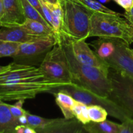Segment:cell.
Masks as SVG:
<instances>
[{
    "mask_svg": "<svg viewBox=\"0 0 133 133\" xmlns=\"http://www.w3.org/2000/svg\"><path fill=\"white\" fill-rule=\"evenodd\" d=\"M0 75V99L11 101L33 99L39 94L69 84L55 81L44 75L39 67L13 62Z\"/></svg>",
    "mask_w": 133,
    "mask_h": 133,
    "instance_id": "1",
    "label": "cell"
},
{
    "mask_svg": "<svg viewBox=\"0 0 133 133\" xmlns=\"http://www.w3.org/2000/svg\"><path fill=\"white\" fill-rule=\"evenodd\" d=\"M56 37L64 52L74 84L109 98L111 93V84L108 76L99 69L83 64L75 58L69 36L60 32L56 35Z\"/></svg>",
    "mask_w": 133,
    "mask_h": 133,
    "instance_id": "2",
    "label": "cell"
},
{
    "mask_svg": "<svg viewBox=\"0 0 133 133\" xmlns=\"http://www.w3.org/2000/svg\"><path fill=\"white\" fill-rule=\"evenodd\" d=\"M64 11L61 32L72 39L89 38L90 19L94 12L77 0H60Z\"/></svg>",
    "mask_w": 133,
    "mask_h": 133,
    "instance_id": "3",
    "label": "cell"
},
{
    "mask_svg": "<svg viewBox=\"0 0 133 133\" xmlns=\"http://www.w3.org/2000/svg\"><path fill=\"white\" fill-rule=\"evenodd\" d=\"M122 16L123 14L93 12L90 19L89 37L119 38L130 45L129 23L125 18H122Z\"/></svg>",
    "mask_w": 133,
    "mask_h": 133,
    "instance_id": "4",
    "label": "cell"
},
{
    "mask_svg": "<svg viewBox=\"0 0 133 133\" xmlns=\"http://www.w3.org/2000/svg\"><path fill=\"white\" fill-rule=\"evenodd\" d=\"M72 96L75 100L89 105H99L107 110L109 115L119 119L122 122L128 119L133 118L131 113L122 108L119 105L110 100L107 97L97 95L90 91L86 90L77 84L65 86L58 88Z\"/></svg>",
    "mask_w": 133,
    "mask_h": 133,
    "instance_id": "5",
    "label": "cell"
},
{
    "mask_svg": "<svg viewBox=\"0 0 133 133\" xmlns=\"http://www.w3.org/2000/svg\"><path fill=\"white\" fill-rule=\"evenodd\" d=\"M39 68L51 80L69 85L74 84L64 54L58 41L45 55Z\"/></svg>",
    "mask_w": 133,
    "mask_h": 133,
    "instance_id": "6",
    "label": "cell"
},
{
    "mask_svg": "<svg viewBox=\"0 0 133 133\" xmlns=\"http://www.w3.org/2000/svg\"><path fill=\"white\" fill-rule=\"evenodd\" d=\"M108 77L111 84L109 99L133 116V78L110 68Z\"/></svg>",
    "mask_w": 133,
    "mask_h": 133,
    "instance_id": "7",
    "label": "cell"
},
{
    "mask_svg": "<svg viewBox=\"0 0 133 133\" xmlns=\"http://www.w3.org/2000/svg\"><path fill=\"white\" fill-rule=\"evenodd\" d=\"M57 43L55 36L44 37L34 42L20 44L18 52L14 57V62L22 64L31 65V62L45 57Z\"/></svg>",
    "mask_w": 133,
    "mask_h": 133,
    "instance_id": "8",
    "label": "cell"
},
{
    "mask_svg": "<svg viewBox=\"0 0 133 133\" xmlns=\"http://www.w3.org/2000/svg\"><path fill=\"white\" fill-rule=\"evenodd\" d=\"M112 40L115 45V51L105 61L110 68L133 78V55L130 51L129 45L122 39Z\"/></svg>",
    "mask_w": 133,
    "mask_h": 133,
    "instance_id": "9",
    "label": "cell"
},
{
    "mask_svg": "<svg viewBox=\"0 0 133 133\" xmlns=\"http://www.w3.org/2000/svg\"><path fill=\"white\" fill-rule=\"evenodd\" d=\"M71 47L75 58L81 64L96 68L109 75L110 66L105 60L100 58L92 50L85 39H72L70 38Z\"/></svg>",
    "mask_w": 133,
    "mask_h": 133,
    "instance_id": "10",
    "label": "cell"
},
{
    "mask_svg": "<svg viewBox=\"0 0 133 133\" xmlns=\"http://www.w3.org/2000/svg\"><path fill=\"white\" fill-rule=\"evenodd\" d=\"M4 13L0 19V27L21 26L25 22L20 0H3Z\"/></svg>",
    "mask_w": 133,
    "mask_h": 133,
    "instance_id": "11",
    "label": "cell"
},
{
    "mask_svg": "<svg viewBox=\"0 0 133 133\" xmlns=\"http://www.w3.org/2000/svg\"><path fill=\"white\" fill-rule=\"evenodd\" d=\"M83 128V124L76 118L67 119L57 118L45 127L36 129L37 133H78Z\"/></svg>",
    "mask_w": 133,
    "mask_h": 133,
    "instance_id": "12",
    "label": "cell"
},
{
    "mask_svg": "<svg viewBox=\"0 0 133 133\" xmlns=\"http://www.w3.org/2000/svg\"><path fill=\"white\" fill-rule=\"evenodd\" d=\"M44 37L28 33L22 26L12 27H2L0 29V40L5 41L23 44L34 42Z\"/></svg>",
    "mask_w": 133,
    "mask_h": 133,
    "instance_id": "13",
    "label": "cell"
},
{
    "mask_svg": "<svg viewBox=\"0 0 133 133\" xmlns=\"http://www.w3.org/2000/svg\"><path fill=\"white\" fill-rule=\"evenodd\" d=\"M54 96L55 103L63 114L65 119L75 118L72 112V108L75 100L69 94L59 89L53 90L50 92Z\"/></svg>",
    "mask_w": 133,
    "mask_h": 133,
    "instance_id": "14",
    "label": "cell"
},
{
    "mask_svg": "<svg viewBox=\"0 0 133 133\" xmlns=\"http://www.w3.org/2000/svg\"><path fill=\"white\" fill-rule=\"evenodd\" d=\"M18 125V119L10 112L9 104L0 101V132L15 133V129Z\"/></svg>",
    "mask_w": 133,
    "mask_h": 133,
    "instance_id": "15",
    "label": "cell"
},
{
    "mask_svg": "<svg viewBox=\"0 0 133 133\" xmlns=\"http://www.w3.org/2000/svg\"><path fill=\"white\" fill-rule=\"evenodd\" d=\"M21 26L28 33L32 35L42 37H48L56 35L52 27L45 25L44 23L38 21L26 19L24 23Z\"/></svg>",
    "mask_w": 133,
    "mask_h": 133,
    "instance_id": "16",
    "label": "cell"
},
{
    "mask_svg": "<svg viewBox=\"0 0 133 133\" xmlns=\"http://www.w3.org/2000/svg\"><path fill=\"white\" fill-rule=\"evenodd\" d=\"M87 133H119V124L109 120L90 123L83 125Z\"/></svg>",
    "mask_w": 133,
    "mask_h": 133,
    "instance_id": "17",
    "label": "cell"
},
{
    "mask_svg": "<svg viewBox=\"0 0 133 133\" xmlns=\"http://www.w3.org/2000/svg\"><path fill=\"white\" fill-rule=\"evenodd\" d=\"M94 51L102 59L110 57L115 51V45L112 38H99L98 40L91 43Z\"/></svg>",
    "mask_w": 133,
    "mask_h": 133,
    "instance_id": "18",
    "label": "cell"
},
{
    "mask_svg": "<svg viewBox=\"0 0 133 133\" xmlns=\"http://www.w3.org/2000/svg\"><path fill=\"white\" fill-rule=\"evenodd\" d=\"M44 1L49 7L51 12V14L52 28H53L55 33L56 35H58L61 32L62 21H63L64 11L62 5H61V2L53 4L51 3L48 2L45 0H44Z\"/></svg>",
    "mask_w": 133,
    "mask_h": 133,
    "instance_id": "19",
    "label": "cell"
},
{
    "mask_svg": "<svg viewBox=\"0 0 133 133\" xmlns=\"http://www.w3.org/2000/svg\"><path fill=\"white\" fill-rule=\"evenodd\" d=\"M20 2L26 19L38 21L44 23L45 25L52 27L47 22L46 19L42 16V14L31 4H30L27 0H20Z\"/></svg>",
    "mask_w": 133,
    "mask_h": 133,
    "instance_id": "20",
    "label": "cell"
},
{
    "mask_svg": "<svg viewBox=\"0 0 133 133\" xmlns=\"http://www.w3.org/2000/svg\"><path fill=\"white\" fill-rule=\"evenodd\" d=\"M72 112L75 118L83 125H86L91 122L88 113V106L81 102L75 100L72 108Z\"/></svg>",
    "mask_w": 133,
    "mask_h": 133,
    "instance_id": "21",
    "label": "cell"
},
{
    "mask_svg": "<svg viewBox=\"0 0 133 133\" xmlns=\"http://www.w3.org/2000/svg\"><path fill=\"white\" fill-rule=\"evenodd\" d=\"M79 3L85 6L94 12H100L103 14H114V15H119L120 13L116 12L111 9L105 6L102 3L96 0H77Z\"/></svg>",
    "mask_w": 133,
    "mask_h": 133,
    "instance_id": "22",
    "label": "cell"
},
{
    "mask_svg": "<svg viewBox=\"0 0 133 133\" xmlns=\"http://www.w3.org/2000/svg\"><path fill=\"white\" fill-rule=\"evenodd\" d=\"M88 113L90 121L94 123H100L107 120L109 115L106 109L99 105L88 106Z\"/></svg>",
    "mask_w": 133,
    "mask_h": 133,
    "instance_id": "23",
    "label": "cell"
},
{
    "mask_svg": "<svg viewBox=\"0 0 133 133\" xmlns=\"http://www.w3.org/2000/svg\"><path fill=\"white\" fill-rule=\"evenodd\" d=\"M20 44L0 40V58L14 57L18 53Z\"/></svg>",
    "mask_w": 133,
    "mask_h": 133,
    "instance_id": "24",
    "label": "cell"
},
{
    "mask_svg": "<svg viewBox=\"0 0 133 133\" xmlns=\"http://www.w3.org/2000/svg\"><path fill=\"white\" fill-rule=\"evenodd\" d=\"M25 115L27 119V125L35 129H41L50 124L54 119H48L36 115H33L26 111Z\"/></svg>",
    "mask_w": 133,
    "mask_h": 133,
    "instance_id": "25",
    "label": "cell"
},
{
    "mask_svg": "<svg viewBox=\"0 0 133 133\" xmlns=\"http://www.w3.org/2000/svg\"><path fill=\"white\" fill-rule=\"evenodd\" d=\"M119 133H133V118L127 119L119 124Z\"/></svg>",
    "mask_w": 133,
    "mask_h": 133,
    "instance_id": "26",
    "label": "cell"
},
{
    "mask_svg": "<svg viewBox=\"0 0 133 133\" xmlns=\"http://www.w3.org/2000/svg\"><path fill=\"white\" fill-rule=\"evenodd\" d=\"M9 109H10V112L12 113L13 116L16 118V119H18V118H19L25 114L26 111H27V110L23 109L22 107H19L16 106V105H12L9 104Z\"/></svg>",
    "mask_w": 133,
    "mask_h": 133,
    "instance_id": "27",
    "label": "cell"
},
{
    "mask_svg": "<svg viewBox=\"0 0 133 133\" xmlns=\"http://www.w3.org/2000/svg\"><path fill=\"white\" fill-rule=\"evenodd\" d=\"M116 3L123 8L125 11L133 7V0H116Z\"/></svg>",
    "mask_w": 133,
    "mask_h": 133,
    "instance_id": "28",
    "label": "cell"
},
{
    "mask_svg": "<svg viewBox=\"0 0 133 133\" xmlns=\"http://www.w3.org/2000/svg\"><path fill=\"white\" fill-rule=\"evenodd\" d=\"M27 1H28L30 4H31V5H32V6H33L34 7H35V9L42 14V16L44 17V14H43L42 9L40 0H27Z\"/></svg>",
    "mask_w": 133,
    "mask_h": 133,
    "instance_id": "29",
    "label": "cell"
},
{
    "mask_svg": "<svg viewBox=\"0 0 133 133\" xmlns=\"http://www.w3.org/2000/svg\"><path fill=\"white\" fill-rule=\"evenodd\" d=\"M123 16L128 21V22H129L131 24H132L133 25V7L131 8L130 10L125 12Z\"/></svg>",
    "mask_w": 133,
    "mask_h": 133,
    "instance_id": "30",
    "label": "cell"
},
{
    "mask_svg": "<svg viewBox=\"0 0 133 133\" xmlns=\"http://www.w3.org/2000/svg\"><path fill=\"white\" fill-rule=\"evenodd\" d=\"M18 122L19 125H27V119L25 114L19 118H18Z\"/></svg>",
    "mask_w": 133,
    "mask_h": 133,
    "instance_id": "31",
    "label": "cell"
},
{
    "mask_svg": "<svg viewBox=\"0 0 133 133\" xmlns=\"http://www.w3.org/2000/svg\"><path fill=\"white\" fill-rule=\"evenodd\" d=\"M4 13V5L3 0H0V19L3 17Z\"/></svg>",
    "mask_w": 133,
    "mask_h": 133,
    "instance_id": "32",
    "label": "cell"
},
{
    "mask_svg": "<svg viewBox=\"0 0 133 133\" xmlns=\"http://www.w3.org/2000/svg\"><path fill=\"white\" fill-rule=\"evenodd\" d=\"M128 22V21H127ZM129 32H130V38H131V43H133V25L129 23Z\"/></svg>",
    "mask_w": 133,
    "mask_h": 133,
    "instance_id": "33",
    "label": "cell"
},
{
    "mask_svg": "<svg viewBox=\"0 0 133 133\" xmlns=\"http://www.w3.org/2000/svg\"><path fill=\"white\" fill-rule=\"evenodd\" d=\"M8 68H9V65L5 66H0V75L3 74V73H5V71L8 70Z\"/></svg>",
    "mask_w": 133,
    "mask_h": 133,
    "instance_id": "34",
    "label": "cell"
},
{
    "mask_svg": "<svg viewBox=\"0 0 133 133\" xmlns=\"http://www.w3.org/2000/svg\"><path fill=\"white\" fill-rule=\"evenodd\" d=\"M45 1H48V2L51 3H53V4L58 3L60 2V0H45Z\"/></svg>",
    "mask_w": 133,
    "mask_h": 133,
    "instance_id": "35",
    "label": "cell"
},
{
    "mask_svg": "<svg viewBox=\"0 0 133 133\" xmlns=\"http://www.w3.org/2000/svg\"><path fill=\"white\" fill-rule=\"evenodd\" d=\"M101 3H107L109 2V1H110V0H98Z\"/></svg>",
    "mask_w": 133,
    "mask_h": 133,
    "instance_id": "36",
    "label": "cell"
},
{
    "mask_svg": "<svg viewBox=\"0 0 133 133\" xmlns=\"http://www.w3.org/2000/svg\"><path fill=\"white\" fill-rule=\"evenodd\" d=\"M86 132V131H85V130L84 129H83V128L81 129L80 130V131H79V132H78V133H85Z\"/></svg>",
    "mask_w": 133,
    "mask_h": 133,
    "instance_id": "37",
    "label": "cell"
},
{
    "mask_svg": "<svg viewBox=\"0 0 133 133\" xmlns=\"http://www.w3.org/2000/svg\"><path fill=\"white\" fill-rule=\"evenodd\" d=\"M130 51H131V53H132L133 55V49H131V48H130Z\"/></svg>",
    "mask_w": 133,
    "mask_h": 133,
    "instance_id": "38",
    "label": "cell"
},
{
    "mask_svg": "<svg viewBox=\"0 0 133 133\" xmlns=\"http://www.w3.org/2000/svg\"><path fill=\"white\" fill-rule=\"evenodd\" d=\"M114 1H116V0H114Z\"/></svg>",
    "mask_w": 133,
    "mask_h": 133,
    "instance_id": "39",
    "label": "cell"
},
{
    "mask_svg": "<svg viewBox=\"0 0 133 133\" xmlns=\"http://www.w3.org/2000/svg\"><path fill=\"white\" fill-rule=\"evenodd\" d=\"M1 101V99H0V101Z\"/></svg>",
    "mask_w": 133,
    "mask_h": 133,
    "instance_id": "40",
    "label": "cell"
},
{
    "mask_svg": "<svg viewBox=\"0 0 133 133\" xmlns=\"http://www.w3.org/2000/svg\"><path fill=\"white\" fill-rule=\"evenodd\" d=\"M0 133H1V132H0Z\"/></svg>",
    "mask_w": 133,
    "mask_h": 133,
    "instance_id": "41",
    "label": "cell"
}]
</instances>
